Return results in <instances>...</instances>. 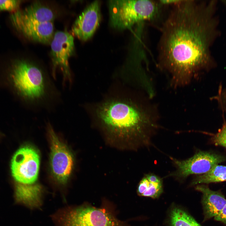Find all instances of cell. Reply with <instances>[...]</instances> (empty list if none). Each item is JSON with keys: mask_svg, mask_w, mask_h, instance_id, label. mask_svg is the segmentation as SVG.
<instances>
[{"mask_svg": "<svg viewBox=\"0 0 226 226\" xmlns=\"http://www.w3.org/2000/svg\"><path fill=\"white\" fill-rule=\"evenodd\" d=\"M12 76L15 87L33 107L48 106L55 98L56 91L50 78L36 65L19 61L14 65Z\"/></svg>", "mask_w": 226, "mask_h": 226, "instance_id": "cell-3", "label": "cell"}, {"mask_svg": "<svg viewBox=\"0 0 226 226\" xmlns=\"http://www.w3.org/2000/svg\"><path fill=\"white\" fill-rule=\"evenodd\" d=\"M21 1L16 0H0V11H11L17 9Z\"/></svg>", "mask_w": 226, "mask_h": 226, "instance_id": "cell-19", "label": "cell"}, {"mask_svg": "<svg viewBox=\"0 0 226 226\" xmlns=\"http://www.w3.org/2000/svg\"><path fill=\"white\" fill-rule=\"evenodd\" d=\"M50 217L55 226H123L121 221L105 209L86 204L66 206Z\"/></svg>", "mask_w": 226, "mask_h": 226, "instance_id": "cell-5", "label": "cell"}, {"mask_svg": "<svg viewBox=\"0 0 226 226\" xmlns=\"http://www.w3.org/2000/svg\"><path fill=\"white\" fill-rule=\"evenodd\" d=\"M101 20L100 3L95 1L90 4L76 19L72 27L71 34L83 41L94 35Z\"/></svg>", "mask_w": 226, "mask_h": 226, "instance_id": "cell-11", "label": "cell"}, {"mask_svg": "<svg viewBox=\"0 0 226 226\" xmlns=\"http://www.w3.org/2000/svg\"><path fill=\"white\" fill-rule=\"evenodd\" d=\"M214 3L180 0L163 23L159 59L175 86L187 84L195 74L213 67L209 48L216 32Z\"/></svg>", "mask_w": 226, "mask_h": 226, "instance_id": "cell-1", "label": "cell"}, {"mask_svg": "<svg viewBox=\"0 0 226 226\" xmlns=\"http://www.w3.org/2000/svg\"><path fill=\"white\" fill-rule=\"evenodd\" d=\"M48 131L51 142L50 164L51 172L60 184L67 183L73 166V156L67 146L59 139L49 124Z\"/></svg>", "mask_w": 226, "mask_h": 226, "instance_id": "cell-9", "label": "cell"}, {"mask_svg": "<svg viewBox=\"0 0 226 226\" xmlns=\"http://www.w3.org/2000/svg\"><path fill=\"white\" fill-rule=\"evenodd\" d=\"M10 19L15 29L27 38L43 44H50L54 34L53 22L32 21L19 17L13 13Z\"/></svg>", "mask_w": 226, "mask_h": 226, "instance_id": "cell-10", "label": "cell"}, {"mask_svg": "<svg viewBox=\"0 0 226 226\" xmlns=\"http://www.w3.org/2000/svg\"><path fill=\"white\" fill-rule=\"evenodd\" d=\"M108 6L111 26L121 30L145 21H155L164 6L159 0H110Z\"/></svg>", "mask_w": 226, "mask_h": 226, "instance_id": "cell-4", "label": "cell"}, {"mask_svg": "<svg viewBox=\"0 0 226 226\" xmlns=\"http://www.w3.org/2000/svg\"><path fill=\"white\" fill-rule=\"evenodd\" d=\"M217 221L221 222L226 225V204L220 213L214 218Z\"/></svg>", "mask_w": 226, "mask_h": 226, "instance_id": "cell-21", "label": "cell"}, {"mask_svg": "<svg viewBox=\"0 0 226 226\" xmlns=\"http://www.w3.org/2000/svg\"><path fill=\"white\" fill-rule=\"evenodd\" d=\"M40 156L33 147L26 146L19 148L11 161L12 175L18 183L26 185L36 183L40 166Z\"/></svg>", "mask_w": 226, "mask_h": 226, "instance_id": "cell-7", "label": "cell"}, {"mask_svg": "<svg viewBox=\"0 0 226 226\" xmlns=\"http://www.w3.org/2000/svg\"><path fill=\"white\" fill-rule=\"evenodd\" d=\"M43 188L40 184H23L17 183L14 192L16 203L22 205L31 210L41 209L44 200Z\"/></svg>", "mask_w": 226, "mask_h": 226, "instance_id": "cell-12", "label": "cell"}, {"mask_svg": "<svg viewBox=\"0 0 226 226\" xmlns=\"http://www.w3.org/2000/svg\"><path fill=\"white\" fill-rule=\"evenodd\" d=\"M226 181V166L218 164L207 172L196 176L192 180L191 185L195 186Z\"/></svg>", "mask_w": 226, "mask_h": 226, "instance_id": "cell-15", "label": "cell"}, {"mask_svg": "<svg viewBox=\"0 0 226 226\" xmlns=\"http://www.w3.org/2000/svg\"><path fill=\"white\" fill-rule=\"evenodd\" d=\"M195 189L202 194L204 221L214 218L226 204V199L224 195L220 191H213L204 184L196 185Z\"/></svg>", "mask_w": 226, "mask_h": 226, "instance_id": "cell-13", "label": "cell"}, {"mask_svg": "<svg viewBox=\"0 0 226 226\" xmlns=\"http://www.w3.org/2000/svg\"><path fill=\"white\" fill-rule=\"evenodd\" d=\"M170 158L176 170L169 176L183 180L191 175H202L211 170L215 166L226 160V157L210 152L199 151L191 157L180 160Z\"/></svg>", "mask_w": 226, "mask_h": 226, "instance_id": "cell-6", "label": "cell"}, {"mask_svg": "<svg viewBox=\"0 0 226 226\" xmlns=\"http://www.w3.org/2000/svg\"><path fill=\"white\" fill-rule=\"evenodd\" d=\"M50 44L53 76L56 78V69L59 68L62 73L63 81L71 83L72 78L69 60L75 51L73 36L66 30L57 31Z\"/></svg>", "mask_w": 226, "mask_h": 226, "instance_id": "cell-8", "label": "cell"}, {"mask_svg": "<svg viewBox=\"0 0 226 226\" xmlns=\"http://www.w3.org/2000/svg\"><path fill=\"white\" fill-rule=\"evenodd\" d=\"M149 181L147 190L142 196L152 198L158 197L163 191V181L156 182Z\"/></svg>", "mask_w": 226, "mask_h": 226, "instance_id": "cell-17", "label": "cell"}, {"mask_svg": "<svg viewBox=\"0 0 226 226\" xmlns=\"http://www.w3.org/2000/svg\"><path fill=\"white\" fill-rule=\"evenodd\" d=\"M213 140L215 145L226 148V122L213 136Z\"/></svg>", "mask_w": 226, "mask_h": 226, "instance_id": "cell-18", "label": "cell"}, {"mask_svg": "<svg viewBox=\"0 0 226 226\" xmlns=\"http://www.w3.org/2000/svg\"><path fill=\"white\" fill-rule=\"evenodd\" d=\"M23 19L35 22H53L55 14L50 8L38 2H35L22 10L13 12Z\"/></svg>", "mask_w": 226, "mask_h": 226, "instance_id": "cell-14", "label": "cell"}, {"mask_svg": "<svg viewBox=\"0 0 226 226\" xmlns=\"http://www.w3.org/2000/svg\"><path fill=\"white\" fill-rule=\"evenodd\" d=\"M170 217L171 226H202L192 217L179 208L173 209Z\"/></svg>", "mask_w": 226, "mask_h": 226, "instance_id": "cell-16", "label": "cell"}, {"mask_svg": "<svg viewBox=\"0 0 226 226\" xmlns=\"http://www.w3.org/2000/svg\"><path fill=\"white\" fill-rule=\"evenodd\" d=\"M84 108L108 137L122 146H148L157 128L150 108L128 90L113 91Z\"/></svg>", "mask_w": 226, "mask_h": 226, "instance_id": "cell-2", "label": "cell"}, {"mask_svg": "<svg viewBox=\"0 0 226 226\" xmlns=\"http://www.w3.org/2000/svg\"><path fill=\"white\" fill-rule=\"evenodd\" d=\"M149 183V181L144 176L139 182L137 187V192L138 194L142 196L147 190Z\"/></svg>", "mask_w": 226, "mask_h": 226, "instance_id": "cell-20", "label": "cell"}]
</instances>
